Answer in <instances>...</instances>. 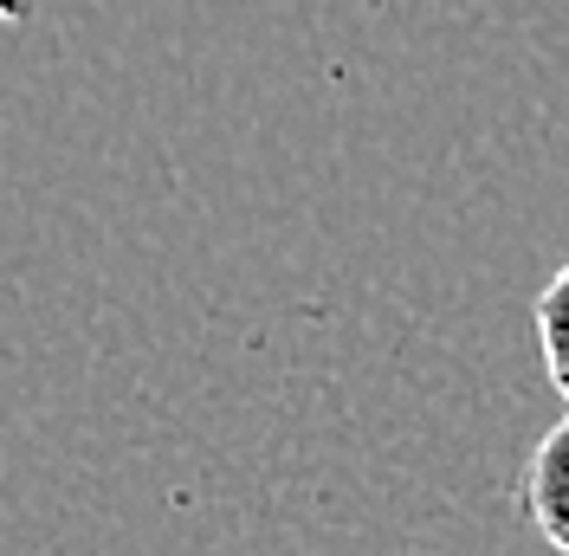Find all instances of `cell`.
<instances>
[{
  "mask_svg": "<svg viewBox=\"0 0 569 556\" xmlns=\"http://www.w3.org/2000/svg\"><path fill=\"white\" fill-rule=\"evenodd\" d=\"M537 356H543L550 388L569 401V266L537 291Z\"/></svg>",
  "mask_w": 569,
  "mask_h": 556,
  "instance_id": "cell-2",
  "label": "cell"
},
{
  "mask_svg": "<svg viewBox=\"0 0 569 556\" xmlns=\"http://www.w3.org/2000/svg\"><path fill=\"white\" fill-rule=\"evenodd\" d=\"M20 13H27V0H0V27H7V20H20Z\"/></svg>",
  "mask_w": 569,
  "mask_h": 556,
  "instance_id": "cell-3",
  "label": "cell"
},
{
  "mask_svg": "<svg viewBox=\"0 0 569 556\" xmlns=\"http://www.w3.org/2000/svg\"><path fill=\"white\" fill-rule=\"evenodd\" d=\"M525 512H531L537 537L557 556H569V415L531 447V466H525Z\"/></svg>",
  "mask_w": 569,
  "mask_h": 556,
  "instance_id": "cell-1",
  "label": "cell"
}]
</instances>
